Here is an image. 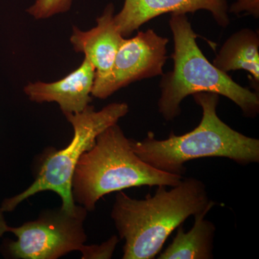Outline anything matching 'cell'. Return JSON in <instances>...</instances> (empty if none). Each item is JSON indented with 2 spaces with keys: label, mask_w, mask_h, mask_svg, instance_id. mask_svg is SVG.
Returning a JSON list of instances; mask_svg holds the SVG:
<instances>
[{
  "label": "cell",
  "mask_w": 259,
  "mask_h": 259,
  "mask_svg": "<svg viewBox=\"0 0 259 259\" xmlns=\"http://www.w3.org/2000/svg\"><path fill=\"white\" fill-rule=\"evenodd\" d=\"M169 26L175 51L173 71L162 75L158 111L167 121L181 113L184 99L201 93L223 95L241 109L245 117H255L259 112L258 93L235 82L227 73L211 64L197 46L194 32L186 14H171Z\"/></svg>",
  "instance_id": "4"
},
{
  "label": "cell",
  "mask_w": 259,
  "mask_h": 259,
  "mask_svg": "<svg viewBox=\"0 0 259 259\" xmlns=\"http://www.w3.org/2000/svg\"><path fill=\"white\" fill-rule=\"evenodd\" d=\"M118 243V238L113 236L108 241L100 245H85L81 251L82 253V258H111Z\"/></svg>",
  "instance_id": "14"
},
{
  "label": "cell",
  "mask_w": 259,
  "mask_h": 259,
  "mask_svg": "<svg viewBox=\"0 0 259 259\" xmlns=\"http://www.w3.org/2000/svg\"><path fill=\"white\" fill-rule=\"evenodd\" d=\"M129 112L124 102L110 104L100 111L89 105L82 112L64 114L74 129V136L66 147L54 151L42 161L33 183L21 193L5 199L2 204L4 212H11L24 200L44 191H52L60 196L61 208L74 212L79 205L75 204L72 195V180L81 156L93 147L102 131L125 117Z\"/></svg>",
  "instance_id": "5"
},
{
  "label": "cell",
  "mask_w": 259,
  "mask_h": 259,
  "mask_svg": "<svg viewBox=\"0 0 259 259\" xmlns=\"http://www.w3.org/2000/svg\"><path fill=\"white\" fill-rule=\"evenodd\" d=\"M210 12L218 25H229L226 0H125L123 7L114 20L124 37L130 36L144 24L160 15Z\"/></svg>",
  "instance_id": "8"
},
{
  "label": "cell",
  "mask_w": 259,
  "mask_h": 259,
  "mask_svg": "<svg viewBox=\"0 0 259 259\" xmlns=\"http://www.w3.org/2000/svg\"><path fill=\"white\" fill-rule=\"evenodd\" d=\"M115 7L107 5L101 16L97 18L95 28L83 31L73 27L70 41L77 53H82L95 68V78L105 76L110 71L112 63L125 37L116 25Z\"/></svg>",
  "instance_id": "10"
},
{
  "label": "cell",
  "mask_w": 259,
  "mask_h": 259,
  "mask_svg": "<svg viewBox=\"0 0 259 259\" xmlns=\"http://www.w3.org/2000/svg\"><path fill=\"white\" fill-rule=\"evenodd\" d=\"M117 192L111 218L125 241L123 259L154 258L168 236L187 218L210 211L215 205L205 185L194 177L182 179L170 190L166 186H158L153 195L143 199Z\"/></svg>",
  "instance_id": "1"
},
{
  "label": "cell",
  "mask_w": 259,
  "mask_h": 259,
  "mask_svg": "<svg viewBox=\"0 0 259 259\" xmlns=\"http://www.w3.org/2000/svg\"><path fill=\"white\" fill-rule=\"evenodd\" d=\"M228 12L235 15L245 12L255 18L259 17V0H237L228 8Z\"/></svg>",
  "instance_id": "15"
},
{
  "label": "cell",
  "mask_w": 259,
  "mask_h": 259,
  "mask_svg": "<svg viewBox=\"0 0 259 259\" xmlns=\"http://www.w3.org/2000/svg\"><path fill=\"white\" fill-rule=\"evenodd\" d=\"M4 210L0 207V238L7 232L10 231V226H8L5 221Z\"/></svg>",
  "instance_id": "16"
},
{
  "label": "cell",
  "mask_w": 259,
  "mask_h": 259,
  "mask_svg": "<svg viewBox=\"0 0 259 259\" xmlns=\"http://www.w3.org/2000/svg\"><path fill=\"white\" fill-rule=\"evenodd\" d=\"M74 0H35L27 13L35 20H45L54 15L67 13Z\"/></svg>",
  "instance_id": "13"
},
{
  "label": "cell",
  "mask_w": 259,
  "mask_h": 259,
  "mask_svg": "<svg viewBox=\"0 0 259 259\" xmlns=\"http://www.w3.org/2000/svg\"><path fill=\"white\" fill-rule=\"evenodd\" d=\"M168 42L151 29L125 38L110 71L95 78L92 95L104 100L130 83L163 75Z\"/></svg>",
  "instance_id": "7"
},
{
  "label": "cell",
  "mask_w": 259,
  "mask_h": 259,
  "mask_svg": "<svg viewBox=\"0 0 259 259\" xmlns=\"http://www.w3.org/2000/svg\"><path fill=\"white\" fill-rule=\"evenodd\" d=\"M182 179L142 161L115 123L102 131L93 147L80 158L73 176L72 195L74 202L93 211L97 202L107 194L143 186L171 187Z\"/></svg>",
  "instance_id": "3"
},
{
  "label": "cell",
  "mask_w": 259,
  "mask_h": 259,
  "mask_svg": "<svg viewBox=\"0 0 259 259\" xmlns=\"http://www.w3.org/2000/svg\"><path fill=\"white\" fill-rule=\"evenodd\" d=\"M209 210L194 215V223L188 232L183 225L177 228L171 244L158 255V259H212L216 227L205 219Z\"/></svg>",
  "instance_id": "11"
},
{
  "label": "cell",
  "mask_w": 259,
  "mask_h": 259,
  "mask_svg": "<svg viewBox=\"0 0 259 259\" xmlns=\"http://www.w3.org/2000/svg\"><path fill=\"white\" fill-rule=\"evenodd\" d=\"M202 110L200 123L181 136L173 133L168 139L158 140L153 132L142 141L130 139L135 153L159 171L182 175L187 161L198 158H228L242 166L259 163V140L231 128L217 113L219 95L201 93L192 95Z\"/></svg>",
  "instance_id": "2"
},
{
  "label": "cell",
  "mask_w": 259,
  "mask_h": 259,
  "mask_svg": "<svg viewBox=\"0 0 259 259\" xmlns=\"http://www.w3.org/2000/svg\"><path fill=\"white\" fill-rule=\"evenodd\" d=\"M213 65L225 73L244 70L251 74L255 87L259 83V37L256 32L243 29L231 35L222 48Z\"/></svg>",
  "instance_id": "12"
},
{
  "label": "cell",
  "mask_w": 259,
  "mask_h": 259,
  "mask_svg": "<svg viewBox=\"0 0 259 259\" xmlns=\"http://www.w3.org/2000/svg\"><path fill=\"white\" fill-rule=\"evenodd\" d=\"M95 68L84 57L83 62L64 78L54 82L28 83L24 93L32 102H56L63 113L82 112L92 102Z\"/></svg>",
  "instance_id": "9"
},
{
  "label": "cell",
  "mask_w": 259,
  "mask_h": 259,
  "mask_svg": "<svg viewBox=\"0 0 259 259\" xmlns=\"http://www.w3.org/2000/svg\"><path fill=\"white\" fill-rule=\"evenodd\" d=\"M88 211L82 206L74 212L60 207L44 211L35 221L10 227L17 240L5 245L8 256L17 259H56L83 250L87 241L83 222Z\"/></svg>",
  "instance_id": "6"
}]
</instances>
